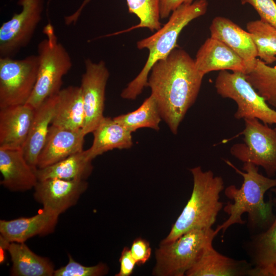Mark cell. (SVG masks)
I'll return each instance as SVG.
<instances>
[{"label": "cell", "instance_id": "6da1fadb", "mask_svg": "<svg viewBox=\"0 0 276 276\" xmlns=\"http://www.w3.org/2000/svg\"><path fill=\"white\" fill-rule=\"evenodd\" d=\"M204 75L185 50L174 49L156 62L149 73L147 86L162 118L174 134L199 94Z\"/></svg>", "mask_w": 276, "mask_h": 276}, {"label": "cell", "instance_id": "7a4b0ae2", "mask_svg": "<svg viewBox=\"0 0 276 276\" xmlns=\"http://www.w3.org/2000/svg\"><path fill=\"white\" fill-rule=\"evenodd\" d=\"M226 164L236 173L242 176L243 181L240 188L234 185L227 187L224 191L225 196L233 202H228L223 208L229 215L228 218L215 229L218 234H223L232 225L244 224L243 214L247 213L248 221L254 227H268L274 220L273 200L267 202L264 200L266 192L276 187V178L265 176L259 172V167L250 163H244L241 171L231 162L225 160Z\"/></svg>", "mask_w": 276, "mask_h": 276}, {"label": "cell", "instance_id": "3957f363", "mask_svg": "<svg viewBox=\"0 0 276 276\" xmlns=\"http://www.w3.org/2000/svg\"><path fill=\"white\" fill-rule=\"evenodd\" d=\"M208 8L206 0H195L184 4L170 15L168 21L152 35L138 41L137 49H147L149 51L147 60L140 73L122 91V98L135 99L147 86L148 79L153 65L167 57L176 46L178 36L191 21L205 14Z\"/></svg>", "mask_w": 276, "mask_h": 276}, {"label": "cell", "instance_id": "277c9868", "mask_svg": "<svg viewBox=\"0 0 276 276\" xmlns=\"http://www.w3.org/2000/svg\"><path fill=\"white\" fill-rule=\"evenodd\" d=\"M190 171L193 179L191 197L161 243L173 241L192 229L212 228L223 208V203L220 201V194L224 188L222 178L211 170L203 171L200 166Z\"/></svg>", "mask_w": 276, "mask_h": 276}, {"label": "cell", "instance_id": "5b68a950", "mask_svg": "<svg viewBox=\"0 0 276 276\" xmlns=\"http://www.w3.org/2000/svg\"><path fill=\"white\" fill-rule=\"evenodd\" d=\"M45 38L38 44V71L33 91L26 104L34 109L61 89L62 78L71 69V56L49 23L43 29Z\"/></svg>", "mask_w": 276, "mask_h": 276}, {"label": "cell", "instance_id": "8992f818", "mask_svg": "<svg viewBox=\"0 0 276 276\" xmlns=\"http://www.w3.org/2000/svg\"><path fill=\"white\" fill-rule=\"evenodd\" d=\"M218 234L212 228L194 229L175 240L161 243L155 252V276H184L196 264Z\"/></svg>", "mask_w": 276, "mask_h": 276}, {"label": "cell", "instance_id": "52a82bcc", "mask_svg": "<svg viewBox=\"0 0 276 276\" xmlns=\"http://www.w3.org/2000/svg\"><path fill=\"white\" fill-rule=\"evenodd\" d=\"M215 87L221 97L236 102V119H257L270 126L276 125V110L269 106L247 81L245 74L221 71L215 79Z\"/></svg>", "mask_w": 276, "mask_h": 276}, {"label": "cell", "instance_id": "ba28073f", "mask_svg": "<svg viewBox=\"0 0 276 276\" xmlns=\"http://www.w3.org/2000/svg\"><path fill=\"white\" fill-rule=\"evenodd\" d=\"M243 143L232 146L233 156L244 163H250L264 170L267 176L276 174V127L271 128L257 119L244 120Z\"/></svg>", "mask_w": 276, "mask_h": 276}, {"label": "cell", "instance_id": "9c48e42d", "mask_svg": "<svg viewBox=\"0 0 276 276\" xmlns=\"http://www.w3.org/2000/svg\"><path fill=\"white\" fill-rule=\"evenodd\" d=\"M37 55L24 59L0 57V108L25 104L37 81Z\"/></svg>", "mask_w": 276, "mask_h": 276}, {"label": "cell", "instance_id": "30bf717a", "mask_svg": "<svg viewBox=\"0 0 276 276\" xmlns=\"http://www.w3.org/2000/svg\"><path fill=\"white\" fill-rule=\"evenodd\" d=\"M44 0H18L21 7L0 28V57L13 58L31 41L42 19Z\"/></svg>", "mask_w": 276, "mask_h": 276}, {"label": "cell", "instance_id": "8fae6325", "mask_svg": "<svg viewBox=\"0 0 276 276\" xmlns=\"http://www.w3.org/2000/svg\"><path fill=\"white\" fill-rule=\"evenodd\" d=\"M84 64L80 87L84 110L82 131L86 135L93 132L104 117L105 89L109 72L103 60L95 62L88 58Z\"/></svg>", "mask_w": 276, "mask_h": 276}, {"label": "cell", "instance_id": "7c38bea8", "mask_svg": "<svg viewBox=\"0 0 276 276\" xmlns=\"http://www.w3.org/2000/svg\"><path fill=\"white\" fill-rule=\"evenodd\" d=\"M88 186L86 180L48 178L38 181L33 196L43 209L59 216L77 203Z\"/></svg>", "mask_w": 276, "mask_h": 276}, {"label": "cell", "instance_id": "4fadbf2b", "mask_svg": "<svg viewBox=\"0 0 276 276\" xmlns=\"http://www.w3.org/2000/svg\"><path fill=\"white\" fill-rule=\"evenodd\" d=\"M36 170L27 161L22 149L0 148L1 185L12 192L34 188L38 180Z\"/></svg>", "mask_w": 276, "mask_h": 276}, {"label": "cell", "instance_id": "5bb4252c", "mask_svg": "<svg viewBox=\"0 0 276 276\" xmlns=\"http://www.w3.org/2000/svg\"><path fill=\"white\" fill-rule=\"evenodd\" d=\"M211 36L230 48L244 61L246 74L254 67L258 58L256 46L250 34L229 18L216 16L210 26Z\"/></svg>", "mask_w": 276, "mask_h": 276}, {"label": "cell", "instance_id": "9a60e30c", "mask_svg": "<svg viewBox=\"0 0 276 276\" xmlns=\"http://www.w3.org/2000/svg\"><path fill=\"white\" fill-rule=\"evenodd\" d=\"M59 216L42 209L41 212L32 217L1 220V239L9 243H23L34 236L52 233L55 228Z\"/></svg>", "mask_w": 276, "mask_h": 276}, {"label": "cell", "instance_id": "2e32d148", "mask_svg": "<svg viewBox=\"0 0 276 276\" xmlns=\"http://www.w3.org/2000/svg\"><path fill=\"white\" fill-rule=\"evenodd\" d=\"M34 112L27 104L0 108V148H23Z\"/></svg>", "mask_w": 276, "mask_h": 276}, {"label": "cell", "instance_id": "e0dca14e", "mask_svg": "<svg viewBox=\"0 0 276 276\" xmlns=\"http://www.w3.org/2000/svg\"><path fill=\"white\" fill-rule=\"evenodd\" d=\"M85 136L82 129L73 130L51 125L38 157L37 169L50 166L82 151Z\"/></svg>", "mask_w": 276, "mask_h": 276}, {"label": "cell", "instance_id": "ac0fdd59", "mask_svg": "<svg viewBox=\"0 0 276 276\" xmlns=\"http://www.w3.org/2000/svg\"><path fill=\"white\" fill-rule=\"evenodd\" d=\"M194 61L197 68L204 75L217 71L246 73L243 59L225 43L211 37L200 46Z\"/></svg>", "mask_w": 276, "mask_h": 276}, {"label": "cell", "instance_id": "d6986e66", "mask_svg": "<svg viewBox=\"0 0 276 276\" xmlns=\"http://www.w3.org/2000/svg\"><path fill=\"white\" fill-rule=\"evenodd\" d=\"M251 265L218 252L213 244L208 246L186 276H239L249 275Z\"/></svg>", "mask_w": 276, "mask_h": 276}, {"label": "cell", "instance_id": "ffe728a7", "mask_svg": "<svg viewBox=\"0 0 276 276\" xmlns=\"http://www.w3.org/2000/svg\"><path fill=\"white\" fill-rule=\"evenodd\" d=\"M57 94L48 98L35 109L28 137L22 148L27 161L35 170L37 169L38 157L51 125Z\"/></svg>", "mask_w": 276, "mask_h": 276}, {"label": "cell", "instance_id": "44dd1931", "mask_svg": "<svg viewBox=\"0 0 276 276\" xmlns=\"http://www.w3.org/2000/svg\"><path fill=\"white\" fill-rule=\"evenodd\" d=\"M84 110L80 86H69L61 89L56 95L51 125L77 130L82 129Z\"/></svg>", "mask_w": 276, "mask_h": 276}, {"label": "cell", "instance_id": "7402d4cb", "mask_svg": "<svg viewBox=\"0 0 276 276\" xmlns=\"http://www.w3.org/2000/svg\"><path fill=\"white\" fill-rule=\"evenodd\" d=\"M251 268L249 275L276 276V215L264 232L251 243Z\"/></svg>", "mask_w": 276, "mask_h": 276}, {"label": "cell", "instance_id": "603a6c76", "mask_svg": "<svg viewBox=\"0 0 276 276\" xmlns=\"http://www.w3.org/2000/svg\"><path fill=\"white\" fill-rule=\"evenodd\" d=\"M92 133L93 142L87 149L92 160L108 151L129 149L133 145L132 133L110 117H104Z\"/></svg>", "mask_w": 276, "mask_h": 276}, {"label": "cell", "instance_id": "cb8c5ba5", "mask_svg": "<svg viewBox=\"0 0 276 276\" xmlns=\"http://www.w3.org/2000/svg\"><path fill=\"white\" fill-rule=\"evenodd\" d=\"M6 249L12 266L10 274L14 276H52L55 269L47 258L38 256L23 243L11 242Z\"/></svg>", "mask_w": 276, "mask_h": 276}, {"label": "cell", "instance_id": "d4e9b609", "mask_svg": "<svg viewBox=\"0 0 276 276\" xmlns=\"http://www.w3.org/2000/svg\"><path fill=\"white\" fill-rule=\"evenodd\" d=\"M92 160L88 150H83L55 164L38 168L36 170L38 180L59 178L86 180L93 170Z\"/></svg>", "mask_w": 276, "mask_h": 276}, {"label": "cell", "instance_id": "484cf974", "mask_svg": "<svg viewBox=\"0 0 276 276\" xmlns=\"http://www.w3.org/2000/svg\"><path fill=\"white\" fill-rule=\"evenodd\" d=\"M113 118L131 133L141 128L158 130L162 119L157 103L151 95L134 111Z\"/></svg>", "mask_w": 276, "mask_h": 276}, {"label": "cell", "instance_id": "4316f807", "mask_svg": "<svg viewBox=\"0 0 276 276\" xmlns=\"http://www.w3.org/2000/svg\"><path fill=\"white\" fill-rule=\"evenodd\" d=\"M256 46L257 56L267 64L276 61V29L262 19L246 24Z\"/></svg>", "mask_w": 276, "mask_h": 276}, {"label": "cell", "instance_id": "83f0119b", "mask_svg": "<svg viewBox=\"0 0 276 276\" xmlns=\"http://www.w3.org/2000/svg\"><path fill=\"white\" fill-rule=\"evenodd\" d=\"M246 75L247 81L267 103L276 108V66H270L257 58Z\"/></svg>", "mask_w": 276, "mask_h": 276}, {"label": "cell", "instance_id": "f1b7e54d", "mask_svg": "<svg viewBox=\"0 0 276 276\" xmlns=\"http://www.w3.org/2000/svg\"><path fill=\"white\" fill-rule=\"evenodd\" d=\"M162 0H126L128 11L135 14L139 23L117 34L130 31L135 29L147 28L151 32L162 27L160 21Z\"/></svg>", "mask_w": 276, "mask_h": 276}, {"label": "cell", "instance_id": "f546056e", "mask_svg": "<svg viewBox=\"0 0 276 276\" xmlns=\"http://www.w3.org/2000/svg\"><path fill=\"white\" fill-rule=\"evenodd\" d=\"M108 272V267L104 263L87 266L75 261L68 255V262L66 265L55 270L54 276H102Z\"/></svg>", "mask_w": 276, "mask_h": 276}, {"label": "cell", "instance_id": "4dcf8cb0", "mask_svg": "<svg viewBox=\"0 0 276 276\" xmlns=\"http://www.w3.org/2000/svg\"><path fill=\"white\" fill-rule=\"evenodd\" d=\"M242 5L249 4L260 18L276 29V3L274 0H240Z\"/></svg>", "mask_w": 276, "mask_h": 276}, {"label": "cell", "instance_id": "1f68e13d", "mask_svg": "<svg viewBox=\"0 0 276 276\" xmlns=\"http://www.w3.org/2000/svg\"><path fill=\"white\" fill-rule=\"evenodd\" d=\"M130 249L136 264L139 265L144 264L151 255L149 242L142 238H136L132 242Z\"/></svg>", "mask_w": 276, "mask_h": 276}, {"label": "cell", "instance_id": "d6a6232c", "mask_svg": "<svg viewBox=\"0 0 276 276\" xmlns=\"http://www.w3.org/2000/svg\"><path fill=\"white\" fill-rule=\"evenodd\" d=\"M120 270L116 276H129L134 269L136 263L129 248L125 247L122 251L119 259Z\"/></svg>", "mask_w": 276, "mask_h": 276}, {"label": "cell", "instance_id": "836d02e7", "mask_svg": "<svg viewBox=\"0 0 276 276\" xmlns=\"http://www.w3.org/2000/svg\"><path fill=\"white\" fill-rule=\"evenodd\" d=\"M195 0H162L160 15L161 19H165L170 16L172 12L184 4H189Z\"/></svg>", "mask_w": 276, "mask_h": 276}, {"label": "cell", "instance_id": "e575fe53", "mask_svg": "<svg viewBox=\"0 0 276 276\" xmlns=\"http://www.w3.org/2000/svg\"><path fill=\"white\" fill-rule=\"evenodd\" d=\"M90 1V0H84L76 11L71 15L65 16L64 17V23L66 25L75 24L78 20L83 9Z\"/></svg>", "mask_w": 276, "mask_h": 276}, {"label": "cell", "instance_id": "d590c367", "mask_svg": "<svg viewBox=\"0 0 276 276\" xmlns=\"http://www.w3.org/2000/svg\"><path fill=\"white\" fill-rule=\"evenodd\" d=\"M271 191L273 192L276 195V187L273 188L271 189ZM273 202H276V198L273 200Z\"/></svg>", "mask_w": 276, "mask_h": 276}]
</instances>
